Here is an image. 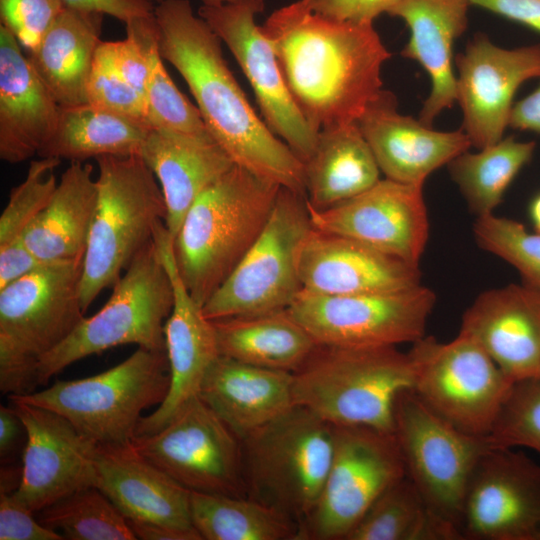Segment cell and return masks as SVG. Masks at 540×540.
<instances>
[{"mask_svg":"<svg viewBox=\"0 0 540 540\" xmlns=\"http://www.w3.org/2000/svg\"><path fill=\"white\" fill-rule=\"evenodd\" d=\"M158 45L186 81L213 138L235 164L305 194L303 161L256 114L229 69L221 40L189 0H162L154 9Z\"/></svg>","mask_w":540,"mask_h":540,"instance_id":"obj_2","label":"cell"},{"mask_svg":"<svg viewBox=\"0 0 540 540\" xmlns=\"http://www.w3.org/2000/svg\"><path fill=\"white\" fill-rule=\"evenodd\" d=\"M459 332L472 337L513 382L540 378V295L522 283L479 294Z\"/></svg>","mask_w":540,"mask_h":540,"instance_id":"obj_24","label":"cell"},{"mask_svg":"<svg viewBox=\"0 0 540 540\" xmlns=\"http://www.w3.org/2000/svg\"><path fill=\"white\" fill-rule=\"evenodd\" d=\"M535 148L534 141L508 136L476 153L465 151L447 164L453 182L476 217L494 213L510 184L531 161Z\"/></svg>","mask_w":540,"mask_h":540,"instance_id":"obj_37","label":"cell"},{"mask_svg":"<svg viewBox=\"0 0 540 540\" xmlns=\"http://www.w3.org/2000/svg\"><path fill=\"white\" fill-rule=\"evenodd\" d=\"M265 0H226L202 4L198 15L231 51L250 83L265 123L303 163L318 134L294 102L270 40L255 22Z\"/></svg>","mask_w":540,"mask_h":540,"instance_id":"obj_16","label":"cell"},{"mask_svg":"<svg viewBox=\"0 0 540 540\" xmlns=\"http://www.w3.org/2000/svg\"><path fill=\"white\" fill-rule=\"evenodd\" d=\"M335 426L290 409L240 438L247 496L300 524L315 507L334 451Z\"/></svg>","mask_w":540,"mask_h":540,"instance_id":"obj_6","label":"cell"},{"mask_svg":"<svg viewBox=\"0 0 540 540\" xmlns=\"http://www.w3.org/2000/svg\"><path fill=\"white\" fill-rule=\"evenodd\" d=\"M286 86L311 127L357 123L381 93L391 53L373 23L338 20L305 0L275 10L261 26Z\"/></svg>","mask_w":540,"mask_h":540,"instance_id":"obj_1","label":"cell"},{"mask_svg":"<svg viewBox=\"0 0 540 540\" xmlns=\"http://www.w3.org/2000/svg\"><path fill=\"white\" fill-rule=\"evenodd\" d=\"M469 0H402L387 14L399 17L410 29L401 51L428 73L431 89L423 102L419 120L432 127L439 114L457 102L453 72V44L467 27Z\"/></svg>","mask_w":540,"mask_h":540,"instance_id":"obj_28","label":"cell"},{"mask_svg":"<svg viewBox=\"0 0 540 540\" xmlns=\"http://www.w3.org/2000/svg\"><path fill=\"white\" fill-rule=\"evenodd\" d=\"M405 476L394 433L335 426L331 465L298 540H345L375 500Z\"/></svg>","mask_w":540,"mask_h":540,"instance_id":"obj_13","label":"cell"},{"mask_svg":"<svg viewBox=\"0 0 540 540\" xmlns=\"http://www.w3.org/2000/svg\"><path fill=\"white\" fill-rule=\"evenodd\" d=\"M66 7L108 14L126 23L132 18L154 14L150 0H61Z\"/></svg>","mask_w":540,"mask_h":540,"instance_id":"obj_48","label":"cell"},{"mask_svg":"<svg viewBox=\"0 0 540 540\" xmlns=\"http://www.w3.org/2000/svg\"><path fill=\"white\" fill-rule=\"evenodd\" d=\"M82 262L47 263L0 289V389L4 394L35 391L40 358L84 318Z\"/></svg>","mask_w":540,"mask_h":540,"instance_id":"obj_8","label":"cell"},{"mask_svg":"<svg viewBox=\"0 0 540 540\" xmlns=\"http://www.w3.org/2000/svg\"><path fill=\"white\" fill-rule=\"evenodd\" d=\"M280 189L234 164L191 205L173 238V253L178 273L199 305L258 238Z\"/></svg>","mask_w":540,"mask_h":540,"instance_id":"obj_3","label":"cell"},{"mask_svg":"<svg viewBox=\"0 0 540 540\" xmlns=\"http://www.w3.org/2000/svg\"><path fill=\"white\" fill-rule=\"evenodd\" d=\"M436 295L428 287L394 293L319 295L301 290L287 308L318 345L397 346L425 336Z\"/></svg>","mask_w":540,"mask_h":540,"instance_id":"obj_14","label":"cell"},{"mask_svg":"<svg viewBox=\"0 0 540 540\" xmlns=\"http://www.w3.org/2000/svg\"><path fill=\"white\" fill-rule=\"evenodd\" d=\"M199 396L240 439L294 405L293 374L219 355Z\"/></svg>","mask_w":540,"mask_h":540,"instance_id":"obj_29","label":"cell"},{"mask_svg":"<svg viewBox=\"0 0 540 540\" xmlns=\"http://www.w3.org/2000/svg\"><path fill=\"white\" fill-rule=\"evenodd\" d=\"M140 156L160 185L172 238L195 200L235 164L209 132L150 129Z\"/></svg>","mask_w":540,"mask_h":540,"instance_id":"obj_26","label":"cell"},{"mask_svg":"<svg viewBox=\"0 0 540 540\" xmlns=\"http://www.w3.org/2000/svg\"><path fill=\"white\" fill-rule=\"evenodd\" d=\"M125 25L126 34L136 41L148 65L145 100L150 128L209 132L198 108L180 92L164 67L154 14L132 18Z\"/></svg>","mask_w":540,"mask_h":540,"instance_id":"obj_38","label":"cell"},{"mask_svg":"<svg viewBox=\"0 0 540 540\" xmlns=\"http://www.w3.org/2000/svg\"><path fill=\"white\" fill-rule=\"evenodd\" d=\"M473 233L480 248L510 264L521 283L540 295V233L494 213L476 217Z\"/></svg>","mask_w":540,"mask_h":540,"instance_id":"obj_40","label":"cell"},{"mask_svg":"<svg viewBox=\"0 0 540 540\" xmlns=\"http://www.w3.org/2000/svg\"><path fill=\"white\" fill-rule=\"evenodd\" d=\"M93 166L71 162L46 205L26 230L23 241L48 263L83 260L98 200Z\"/></svg>","mask_w":540,"mask_h":540,"instance_id":"obj_31","label":"cell"},{"mask_svg":"<svg viewBox=\"0 0 540 540\" xmlns=\"http://www.w3.org/2000/svg\"><path fill=\"white\" fill-rule=\"evenodd\" d=\"M393 433L407 477L427 505L460 531L471 477L482 456L495 447L489 436L458 429L431 410L412 389L396 399Z\"/></svg>","mask_w":540,"mask_h":540,"instance_id":"obj_12","label":"cell"},{"mask_svg":"<svg viewBox=\"0 0 540 540\" xmlns=\"http://www.w3.org/2000/svg\"><path fill=\"white\" fill-rule=\"evenodd\" d=\"M87 100L88 104L98 109L150 128L144 96L119 74L100 46L96 50L87 83Z\"/></svg>","mask_w":540,"mask_h":540,"instance_id":"obj_43","label":"cell"},{"mask_svg":"<svg viewBox=\"0 0 540 540\" xmlns=\"http://www.w3.org/2000/svg\"><path fill=\"white\" fill-rule=\"evenodd\" d=\"M99 46L119 74L145 98L148 65L136 41L127 35L120 41H101Z\"/></svg>","mask_w":540,"mask_h":540,"instance_id":"obj_46","label":"cell"},{"mask_svg":"<svg viewBox=\"0 0 540 540\" xmlns=\"http://www.w3.org/2000/svg\"><path fill=\"white\" fill-rule=\"evenodd\" d=\"M192 524L204 540H298L299 524L248 496L191 492Z\"/></svg>","mask_w":540,"mask_h":540,"instance_id":"obj_36","label":"cell"},{"mask_svg":"<svg viewBox=\"0 0 540 540\" xmlns=\"http://www.w3.org/2000/svg\"><path fill=\"white\" fill-rule=\"evenodd\" d=\"M150 128L90 104L61 107L42 158L84 162L101 156L140 155Z\"/></svg>","mask_w":540,"mask_h":540,"instance_id":"obj_34","label":"cell"},{"mask_svg":"<svg viewBox=\"0 0 540 540\" xmlns=\"http://www.w3.org/2000/svg\"><path fill=\"white\" fill-rule=\"evenodd\" d=\"M345 540H463L434 512L407 475L386 489Z\"/></svg>","mask_w":540,"mask_h":540,"instance_id":"obj_35","label":"cell"},{"mask_svg":"<svg viewBox=\"0 0 540 540\" xmlns=\"http://www.w3.org/2000/svg\"><path fill=\"white\" fill-rule=\"evenodd\" d=\"M312 229L304 194L281 187L258 238L202 306L209 320L286 310L302 290L298 259Z\"/></svg>","mask_w":540,"mask_h":540,"instance_id":"obj_10","label":"cell"},{"mask_svg":"<svg viewBox=\"0 0 540 540\" xmlns=\"http://www.w3.org/2000/svg\"><path fill=\"white\" fill-rule=\"evenodd\" d=\"M136 539L142 540H203L195 529H182L165 524L127 520Z\"/></svg>","mask_w":540,"mask_h":540,"instance_id":"obj_50","label":"cell"},{"mask_svg":"<svg viewBox=\"0 0 540 540\" xmlns=\"http://www.w3.org/2000/svg\"><path fill=\"white\" fill-rule=\"evenodd\" d=\"M293 374V401L334 426L394 432L398 396L414 387V367L397 346L318 345Z\"/></svg>","mask_w":540,"mask_h":540,"instance_id":"obj_4","label":"cell"},{"mask_svg":"<svg viewBox=\"0 0 540 540\" xmlns=\"http://www.w3.org/2000/svg\"><path fill=\"white\" fill-rule=\"evenodd\" d=\"M132 445L191 492L247 496L240 439L200 396L159 431L136 435Z\"/></svg>","mask_w":540,"mask_h":540,"instance_id":"obj_15","label":"cell"},{"mask_svg":"<svg viewBox=\"0 0 540 540\" xmlns=\"http://www.w3.org/2000/svg\"><path fill=\"white\" fill-rule=\"evenodd\" d=\"M65 7L61 0H0L1 24L30 52Z\"/></svg>","mask_w":540,"mask_h":540,"instance_id":"obj_44","label":"cell"},{"mask_svg":"<svg viewBox=\"0 0 540 540\" xmlns=\"http://www.w3.org/2000/svg\"><path fill=\"white\" fill-rule=\"evenodd\" d=\"M509 20L526 25L540 32V0H469Z\"/></svg>","mask_w":540,"mask_h":540,"instance_id":"obj_49","label":"cell"},{"mask_svg":"<svg viewBox=\"0 0 540 540\" xmlns=\"http://www.w3.org/2000/svg\"><path fill=\"white\" fill-rule=\"evenodd\" d=\"M169 385L166 351L138 347L99 374L57 381L41 391L9 398L58 413L98 448L118 447L131 444L142 412L159 406Z\"/></svg>","mask_w":540,"mask_h":540,"instance_id":"obj_7","label":"cell"},{"mask_svg":"<svg viewBox=\"0 0 540 540\" xmlns=\"http://www.w3.org/2000/svg\"><path fill=\"white\" fill-rule=\"evenodd\" d=\"M489 438L495 447L540 454V378L513 383Z\"/></svg>","mask_w":540,"mask_h":540,"instance_id":"obj_42","label":"cell"},{"mask_svg":"<svg viewBox=\"0 0 540 540\" xmlns=\"http://www.w3.org/2000/svg\"><path fill=\"white\" fill-rule=\"evenodd\" d=\"M529 216L535 232L540 233V193L532 199L529 205Z\"/></svg>","mask_w":540,"mask_h":540,"instance_id":"obj_53","label":"cell"},{"mask_svg":"<svg viewBox=\"0 0 540 540\" xmlns=\"http://www.w3.org/2000/svg\"><path fill=\"white\" fill-rule=\"evenodd\" d=\"M509 127L540 133V83L528 96L513 104Z\"/></svg>","mask_w":540,"mask_h":540,"instance_id":"obj_51","label":"cell"},{"mask_svg":"<svg viewBox=\"0 0 540 540\" xmlns=\"http://www.w3.org/2000/svg\"><path fill=\"white\" fill-rule=\"evenodd\" d=\"M423 187L384 178L327 209L307 204L312 227L419 265L429 236Z\"/></svg>","mask_w":540,"mask_h":540,"instance_id":"obj_19","label":"cell"},{"mask_svg":"<svg viewBox=\"0 0 540 540\" xmlns=\"http://www.w3.org/2000/svg\"><path fill=\"white\" fill-rule=\"evenodd\" d=\"M461 129L471 146L483 149L503 138L513 98L527 80L540 77V44L506 49L476 35L455 57Z\"/></svg>","mask_w":540,"mask_h":540,"instance_id":"obj_20","label":"cell"},{"mask_svg":"<svg viewBox=\"0 0 540 540\" xmlns=\"http://www.w3.org/2000/svg\"><path fill=\"white\" fill-rule=\"evenodd\" d=\"M220 355L293 373L318 344L288 310L212 320Z\"/></svg>","mask_w":540,"mask_h":540,"instance_id":"obj_33","label":"cell"},{"mask_svg":"<svg viewBox=\"0 0 540 540\" xmlns=\"http://www.w3.org/2000/svg\"><path fill=\"white\" fill-rule=\"evenodd\" d=\"M302 290L319 295L394 293L421 285L419 265L312 227L298 259Z\"/></svg>","mask_w":540,"mask_h":540,"instance_id":"obj_22","label":"cell"},{"mask_svg":"<svg viewBox=\"0 0 540 540\" xmlns=\"http://www.w3.org/2000/svg\"><path fill=\"white\" fill-rule=\"evenodd\" d=\"M151 2L156 1L157 3L161 2L162 0H150ZM226 0H201L202 4H211V3H221Z\"/></svg>","mask_w":540,"mask_h":540,"instance_id":"obj_54","label":"cell"},{"mask_svg":"<svg viewBox=\"0 0 540 540\" xmlns=\"http://www.w3.org/2000/svg\"><path fill=\"white\" fill-rule=\"evenodd\" d=\"M103 13L65 7L27 58L61 107L88 104Z\"/></svg>","mask_w":540,"mask_h":540,"instance_id":"obj_30","label":"cell"},{"mask_svg":"<svg viewBox=\"0 0 540 540\" xmlns=\"http://www.w3.org/2000/svg\"><path fill=\"white\" fill-rule=\"evenodd\" d=\"M60 112L51 92L0 25V158L17 164L35 155L54 132Z\"/></svg>","mask_w":540,"mask_h":540,"instance_id":"obj_25","label":"cell"},{"mask_svg":"<svg viewBox=\"0 0 540 540\" xmlns=\"http://www.w3.org/2000/svg\"><path fill=\"white\" fill-rule=\"evenodd\" d=\"M460 531L464 540H539L540 465L513 448L489 449L469 482Z\"/></svg>","mask_w":540,"mask_h":540,"instance_id":"obj_17","label":"cell"},{"mask_svg":"<svg viewBox=\"0 0 540 540\" xmlns=\"http://www.w3.org/2000/svg\"><path fill=\"white\" fill-rule=\"evenodd\" d=\"M61 160L42 158L30 162L25 179L11 189L0 217V250L25 245L23 236L50 201L56 187L54 170Z\"/></svg>","mask_w":540,"mask_h":540,"instance_id":"obj_41","label":"cell"},{"mask_svg":"<svg viewBox=\"0 0 540 540\" xmlns=\"http://www.w3.org/2000/svg\"><path fill=\"white\" fill-rule=\"evenodd\" d=\"M35 513L19 502L13 491L0 493V540H62L55 530L34 518Z\"/></svg>","mask_w":540,"mask_h":540,"instance_id":"obj_45","label":"cell"},{"mask_svg":"<svg viewBox=\"0 0 540 540\" xmlns=\"http://www.w3.org/2000/svg\"><path fill=\"white\" fill-rule=\"evenodd\" d=\"M11 401L26 434L15 498L36 514L79 490L96 487L97 447L58 413Z\"/></svg>","mask_w":540,"mask_h":540,"instance_id":"obj_18","label":"cell"},{"mask_svg":"<svg viewBox=\"0 0 540 540\" xmlns=\"http://www.w3.org/2000/svg\"><path fill=\"white\" fill-rule=\"evenodd\" d=\"M307 204L323 210L375 185L381 171L357 123L321 129L304 162Z\"/></svg>","mask_w":540,"mask_h":540,"instance_id":"obj_32","label":"cell"},{"mask_svg":"<svg viewBox=\"0 0 540 540\" xmlns=\"http://www.w3.org/2000/svg\"><path fill=\"white\" fill-rule=\"evenodd\" d=\"M408 354L417 396L458 429L489 436L514 382L485 350L459 332L449 342L424 336Z\"/></svg>","mask_w":540,"mask_h":540,"instance_id":"obj_11","label":"cell"},{"mask_svg":"<svg viewBox=\"0 0 540 540\" xmlns=\"http://www.w3.org/2000/svg\"><path fill=\"white\" fill-rule=\"evenodd\" d=\"M104 306L43 355L35 370V389L52 376L90 355L135 344L166 351L164 325L174 302L173 286L153 241L129 264L112 287Z\"/></svg>","mask_w":540,"mask_h":540,"instance_id":"obj_9","label":"cell"},{"mask_svg":"<svg viewBox=\"0 0 540 540\" xmlns=\"http://www.w3.org/2000/svg\"><path fill=\"white\" fill-rule=\"evenodd\" d=\"M540 540V539H539Z\"/></svg>","mask_w":540,"mask_h":540,"instance_id":"obj_55","label":"cell"},{"mask_svg":"<svg viewBox=\"0 0 540 540\" xmlns=\"http://www.w3.org/2000/svg\"><path fill=\"white\" fill-rule=\"evenodd\" d=\"M397 107L395 95L382 90L357 121L385 178L424 186L431 173L471 147L461 128L437 131Z\"/></svg>","mask_w":540,"mask_h":540,"instance_id":"obj_23","label":"cell"},{"mask_svg":"<svg viewBox=\"0 0 540 540\" xmlns=\"http://www.w3.org/2000/svg\"><path fill=\"white\" fill-rule=\"evenodd\" d=\"M96 487L127 520L195 528L191 491L140 455L131 444L98 448Z\"/></svg>","mask_w":540,"mask_h":540,"instance_id":"obj_27","label":"cell"},{"mask_svg":"<svg viewBox=\"0 0 540 540\" xmlns=\"http://www.w3.org/2000/svg\"><path fill=\"white\" fill-rule=\"evenodd\" d=\"M316 12L345 21L373 23L402 0H305Z\"/></svg>","mask_w":540,"mask_h":540,"instance_id":"obj_47","label":"cell"},{"mask_svg":"<svg viewBox=\"0 0 540 540\" xmlns=\"http://www.w3.org/2000/svg\"><path fill=\"white\" fill-rule=\"evenodd\" d=\"M162 261L173 286L174 302L164 325L170 385L163 402L142 416L136 435L152 434L168 424L192 399L199 396L210 366L220 355L214 326L183 283L173 253V238L165 224L154 233Z\"/></svg>","mask_w":540,"mask_h":540,"instance_id":"obj_21","label":"cell"},{"mask_svg":"<svg viewBox=\"0 0 540 540\" xmlns=\"http://www.w3.org/2000/svg\"><path fill=\"white\" fill-rule=\"evenodd\" d=\"M24 426L16 410L10 407H0V456L1 462L6 461L16 449L20 433Z\"/></svg>","mask_w":540,"mask_h":540,"instance_id":"obj_52","label":"cell"},{"mask_svg":"<svg viewBox=\"0 0 540 540\" xmlns=\"http://www.w3.org/2000/svg\"><path fill=\"white\" fill-rule=\"evenodd\" d=\"M96 162L98 200L80 281L84 311L153 241L167 215L160 185L140 155L101 156Z\"/></svg>","mask_w":540,"mask_h":540,"instance_id":"obj_5","label":"cell"},{"mask_svg":"<svg viewBox=\"0 0 540 540\" xmlns=\"http://www.w3.org/2000/svg\"><path fill=\"white\" fill-rule=\"evenodd\" d=\"M38 520L69 540H135L127 519L97 487L79 490L44 508Z\"/></svg>","mask_w":540,"mask_h":540,"instance_id":"obj_39","label":"cell"}]
</instances>
